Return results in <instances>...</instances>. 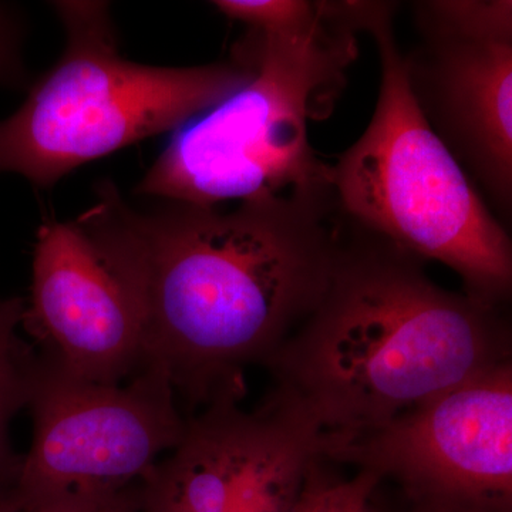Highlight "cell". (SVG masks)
Instances as JSON below:
<instances>
[{"instance_id":"cell-1","label":"cell","mask_w":512,"mask_h":512,"mask_svg":"<svg viewBox=\"0 0 512 512\" xmlns=\"http://www.w3.org/2000/svg\"><path fill=\"white\" fill-rule=\"evenodd\" d=\"M77 220L140 303L147 365L201 409L244 397L245 370L266 366L318 306L340 239L332 187L227 211L177 201L141 211L103 181Z\"/></svg>"},{"instance_id":"cell-2","label":"cell","mask_w":512,"mask_h":512,"mask_svg":"<svg viewBox=\"0 0 512 512\" xmlns=\"http://www.w3.org/2000/svg\"><path fill=\"white\" fill-rule=\"evenodd\" d=\"M510 360L503 308L441 288L419 256L340 215L328 288L266 367L328 444Z\"/></svg>"},{"instance_id":"cell-3","label":"cell","mask_w":512,"mask_h":512,"mask_svg":"<svg viewBox=\"0 0 512 512\" xmlns=\"http://www.w3.org/2000/svg\"><path fill=\"white\" fill-rule=\"evenodd\" d=\"M348 2H319L306 22L248 29L232 55L251 80L177 131L136 188L164 201L220 207L255 195L330 187L309 121L332 113L359 46Z\"/></svg>"},{"instance_id":"cell-4","label":"cell","mask_w":512,"mask_h":512,"mask_svg":"<svg viewBox=\"0 0 512 512\" xmlns=\"http://www.w3.org/2000/svg\"><path fill=\"white\" fill-rule=\"evenodd\" d=\"M397 3L352 2L359 32L373 37L382 80L365 133L329 165L345 220L456 272L464 293L504 308L512 292V242L466 171L424 119L393 20Z\"/></svg>"},{"instance_id":"cell-5","label":"cell","mask_w":512,"mask_h":512,"mask_svg":"<svg viewBox=\"0 0 512 512\" xmlns=\"http://www.w3.org/2000/svg\"><path fill=\"white\" fill-rule=\"evenodd\" d=\"M66 33L55 66L0 120V173L52 188L76 168L185 124L251 80L239 57L191 67L120 55L109 3H53Z\"/></svg>"},{"instance_id":"cell-6","label":"cell","mask_w":512,"mask_h":512,"mask_svg":"<svg viewBox=\"0 0 512 512\" xmlns=\"http://www.w3.org/2000/svg\"><path fill=\"white\" fill-rule=\"evenodd\" d=\"M160 367L92 382L37 355L28 407L33 439L16 474L45 493L111 497L143 483L183 436L187 417Z\"/></svg>"},{"instance_id":"cell-7","label":"cell","mask_w":512,"mask_h":512,"mask_svg":"<svg viewBox=\"0 0 512 512\" xmlns=\"http://www.w3.org/2000/svg\"><path fill=\"white\" fill-rule=\"evenodd\" d=\"M407 82L431 130L498 220L512 214V2L413 3Z\"/></svg>"},{"instance_id":"cell-8","label":"cell","mask_w":512,"mask_h":512,"mask_svg":"<svg viewBox=\"0 0 512 512\" xmlns=\"http://www.w3.org/2000/svg\"><path fill=\"white\" fill-rule=\"evenodd\" d=\"M322 456L392 478L426 512H510L512 360Z\"/></svg>"},{"instance_id":"cell-9","label":"cell","mask_w":512,"mask_h":512,"mask_svg":"<svg viewBox=\"0 0 512 512\" xmlns=\"http://www.w3.org/2000/svg\"><path fill=\"white\" fill-rule=\"evenodd\" d=\"M322 451V431L285 394L252 412L211 404L138 487L140 512H291Z\"/></svg>"},{"instance_id":"cell-10","label":"cell","mask_w":512,"mask_h":512,"mask_svg":"<svg viewBox=\"0 0 512 512\" xmlns=\"http://www.w3.org/2000/svg\"><path fill=\"white\" fill-rule=\"evenodd\" d=\"M22 326L42 359L82 379L124 382L147 365L140 303L79 220L40 225Z\"/></svg>"},{"instance_id":"cell-11","label":"cell","mask_w":512,"mask_h":512,"mask_svg":"<svg viewBox=\"0 0 512 512\" xmlns=\"http://www.w3.org/2000/svg\"><path fill=\"white\" fill-rule=\"evenodd\" d=\"M25 305L22 298H0V476L19 460L10 448V424L28 407L35 376L37 355L19 335Z\"/></svg>"},{"instance_id":"cell-12","label":"cell","mask_w":512,"mask_h":512,"mask_svg":"<svg viewBox=\"0 0 512 512\" xmlns=\"http://www.w3.org/2000/svg\"><path fill=\"white\" fill-rule=\"evenodd\" d=\"M18 463L0 476V512H140L137 488L111 497L45 493L19 480Z\"/></svg>"},{"instance_id":"cell-13","label":"cell","mask_w":512,"mask_h":512,"mask_svg":"<svg viewBox=\"0 0 512 512\" xmlns=\"http://www.w3.org/2000/svg\"><path fill=\"white\" fill-rule=\"evenodd\" d=\"M320 460L306 481L291 512H373L372 497L382 480L369 471L357 470L355 476H328Z\"/></svg>"},{"instance_id":"cell-14","label":"cell","mask_w":512,"mask_h":512,"mask_svg":"<svg viewBox=\"0 0 512 512\" xmlns=\"http://www.w3.org/2000/svg\"><path fill=\"white\" fill-rule=\"evenodd\" d=\"M222 15L244 23L248 29L281 30L311 19L319 2L306 0H217Z\"/></svg>"},{"instance_id":"cell-15","label":"cell","mask_w":512,"mask_h":512,"mask_svg":"<svg viewBox=\"0 0 512 512\" xmlns=\"http://www.w3.org/2000/svg\"><path fill=\"white\" fill-rule=\"evenodd\" d=\"M20 40L22 29L18 19L0 6V83H13L22 77Z\"/></svg>"}]
</instances>
